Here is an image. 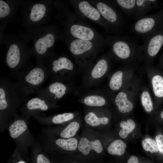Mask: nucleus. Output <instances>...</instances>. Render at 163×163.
Here are the masks:
<instances>
[{
  "label": "nucleus",
  "instance_id": "obj_1",
  "mask_svg": "<svg viewBox=\"0 0 163 163\" xmlns=\"http://www.w3.org/2000/svg\"><path fill=\"white\" fill-rule=\"evenodd\" d=\"M106 39L110 47V53L120 60H129L143 50L142 45L126 36H110Z\"/></svg>",
  "mask_w": 163,
  "mask_h": 163
},
{
  "label": "nucleus",
  "instance_id": "obj_2",
  "mask_svg": "<svg viewBox=\"0 0 163 163\" xmlns=\"http://www.w3.org/2000/svg\"><path fill=\"white\" fill-rule=\"evenodd\" d=\"M105 46L91 41L72 38L69 45L70 52L77 62L82 66L89 64L98 51Z\"/></svg>",
  "mask_w": 163,
  "mask_h": 163
},
{
  "label": "nucleus",
  "instance_id": "obj_3",
  "mask_svg": "<svg viewBox=\"0 0 163 163\" xmlns=\"http://www.w3.org/2000/svg\"><path fill=\"white\" fill-rule=\"evenodd\" d=\"M69 26L72 38L91 41L104 46L108 45L106 39L103 37L92 27L75 14L73 15Z\"/></svg>",
  "mask_w": 163,
  "mask_h": 163
},
{
  "label": "nucleus",
  "instance_id": "obj_4",
  "mask_svg": "<svg viewBox=\"0 0 163 163\" xmlns=\"http://www.w3.org/2000/svg\"><path fill=\"white\" fill-rule=\"evenodd\" d=\"M88 1L98 10L111 28V31L117 32L120 31L123 25V18L113 1Z\"/></svg>",
  "mask_w": 163,
  "mask_h": 163
},
{
  "label": "nucleus",
  "instance_id": "obj_5",
  "mask_svg": "<svg viewBox=\"0 0 163 163\" xmlns=\"http://www.w3.org/2000/svg\"><path fill=\"white\" fill-rule=\"evenodd\" d=\"M163 27V9L152 15L145 16L136 20L132 30L144 37L152 34Z\"/></svg>",
  "mask_w": 163,
  "mask_h": 163
},
{
  "label": "nucleus",
  "instance_id": "obj_6",
  "mask_svg": "<svg viewBox=\"0 0 163 163\" xmlns=\"http://www.w3.org/2000/svg\"><path fill=\"white\" fill-rule=\"evenodd\" d=\"M71 2L80 18L94 22L103 27L107 32L111 31V28L98 10L88 1L73 0Z\"/></svg>",
  "mask_w": 163,
  "mask_h": 163
},
{
  "label": "nucleus",
  "instance_id": "obj_7",
  "mask_svg": "<svg viewBox=\"0 0 163 163\" xmlns=\"http://www.w3.org/2000/svg\"><path fill=\"white\" fill-rule=\"evenodd\" d=\"M163 45V27L154 33L144 37V43L142 45L147 58L155 56Z\"/></svg>",
  "mask_w": 163,
  "mask_h": 163
},
{
  "label": "nucleus",
  "instance_id": "obj_8",
  "mask_svg": "<svg viewBox=\"0 0 163 163\" xmlns=\"http://www.w3.org/2000/svg\"><path fill=\"white\" fill-rule=\"evenodd\" d=\"M78 147L79 151L85 155L88 154L91 150H94L99 153L103 150L102 145L99 140L89 141L85 137L80 139Z\"/></svg>",
  "mask_w": 163,
  "mask_h": 163
},
{
  "label": "nucleus",
  "instance_id": "obj_9",
  "mask_svg": "<svg viewBox=\"0 0 163 163\" xmlns=\"http://www.w3.org/2000/svg\"><path fill=\"white\" fill-rule=\"evenodd\" d=\"M157 1L154 0H136V9L133 16L136 20L145 15L157 6Z\"/></svg>",
  "mask_w": 163,
  "mask_h": 163
},
{
  "label": "nucleus",
  "instance_id": "obj_10",
  "mask_svg": "<svg viewBox=\"0 0 163 163\" xmlns=\"http://www.w3.org/2000/svg\"><path fill=\"white\" fill-rule=\"evenodd\" d=\"M55 41V36L51 33L48 34L39 39L36 42L35 45L36 51L40 54L44 53L47 48L53 46Z\"/></svg>",
  "mask_w": 163,
  "mask_h": 163
},
{
  "label": "nucleus",
  "instance_id": "obj_11",
  "mask_svg": "<svg viewBox=\"0 0 163 163\" xmlns=\"http://www.w3.org/2000/svg\"><path fill=\"white\" fill-rule=\"evenodd\" d=\"M109 67L107 59L104 58L99 59L91 70L90 75L94 79H97L103 77L107 72Z\"/></svg>",
  "mask_w": 163,
  "mask_h": 163
},
{
  "label": "nucleus",
  "instance_id": "obj_12",
  "mask_svg": "<svg viewBox=\"0 0 163 163\" xmlns=\"http://www.w3.org/2000/svg\"><path fill=\"white\" fill-rule=\"evenodd\" d=\"M115 102L120 112L122 113L130 112L133 108L132 103L128 100L126 94L119 92L116 96Z\"/></svg>",
  "mask_w": 163,
  "mask_h": 163
},
{
  "label": "nucleus",
  "instance_id": "obj_13",
  "mask_svg": "<svg viewBox=\"0 0 163 163\" xmlns=\"http://www.w3.org/2000/svg\"><path fill=\"white\" fill-rule=\"evenodd\" d=\"M20 59V51L18 46L15 44L10 45L6 57V61L9 67H15L19 63Z\"/></svg>",
  "mask_w": 163,
  "mask_h": 163
},
{
  "label": "nucleus",
  "instance_id": "obj_14",
  "mask_svg": "<svg viewBox=\"0 0 163 163\" xmlns=\"http://www.w3.org/2000/svg\"><path fill=\"white\" fill-rule=\"evenodd\" d=\"M113 1L128 17H133L136 8V0H116Z\"/></svg>",
  "mask_w": 163,
  "mask_h": 163
},
{
  "label": "nucleus",
  "instance_id": "obj_15",
  "mask_svg": "<svg viewBox=\"0 0 163 163\" xmlns=\"http://www.w3.org/2000/svg\"><path fill=\"white\" fill-rule=\"evenodd\" d=\"M44 73L43 70L36 68L32 69L26 76L25 79L27 82L34 85H38L43 81Z\"/></svg>",
  "mask_w": 163,
  "mask_h": 163
},
{
  "label": "nucleus",
  "instance_id": "obj_16",
  "mask_svg": "<svg viewBox=\"0 0 163 163\" xmlns=\"http://www.w3.org/2000/svg\"><path fill=\"white\" fill-rule=\"evenodd\" d=\"M53 70L56 72L62 69L72 71L74 69V65L69 59L65 57L59 58L54 60L53 62Z\"/></svg>",
  "mask_w": 163,
  "mask_h": 163
},
{
  "label": "nucleus",
  "instance_id": "obj_17",
  "mask_svg": "<svg viewBox=\"0 0 163 163\" xmlns=\"http://www.w3.org/2000/svg\"><path fill=\"white\" fill-rule=\"evenodd\" d=\"M126 147V144L122 140L117 139L110 145L107 148V150L110 154L121 156L125 153Z\"/></svg>",
  "mask_w": 163,
  "mask_h": 163
},
{
  "label": "nucleus",
  "instance_id": "obj_18",
  "mask_svg": "<svg viewBox=\"0 0 163 163\" xmlns=\"http://www.w3.org/2000/svg\"><path fill=\"white\" fill-rule=\"evenodd\" d=\"M85 120L88 124L93 126H98L101 124H107L109 120L106 117H99L93 112H89L85 117Z\"/></svg>",
  "mask_w": 163,
  "mask_h": 163
},
{
  "label": "nucleus",
  "instance_id": "obj_19",
  "mask_svg": "<svg viewBox=\"0 0 163 163\" xmlns=\"http://www.w3.org/2000/svg\"><path fill=\"white\" fill-rule=\"evenodd\" d=\"M26 123L23 120H18L14 122L9 128V131L11 136L15 138L18 137L27 129Z\"/></svg>",
  "mask_w": 163,
  "mask_h": 163
},
{
  "label": "nucleus",
  "instance_id": "obj_20",
  "mask_svg": "<svg viewBox=\"0 0 163 163\" xmlns=\"http://www.w3.org/2000/svg\"><path fill=\"white\" fill-rule=\"evenodd\" d=\"M120 125L122 129L120 131L119 134L123 139L126 138L135 129L136 126L135 122L131 119H128L126 122L122 121Z\"/></svg>",
  "mask_w": 163,
  "mask_h": 163
},
{
  "label": "nucleus",
  "instance_id": "obj_21",
  "mask_svg": "<svg viewBox=\"0 0 163 163\" xmlns=\"http://www.w3.org/2000/svg\"><path fill=\"white\" fill-rule=\"evenodd\" d=\"M46 11L45 6L41 4H37L32 7L30 14V18L33 21H37L44 16Z\"/></svg>",
  "mask_w": 163,
  "mask_h": 163
},
{
  "label": "nucleus",
  "instance_id": "obj_22",
  "mask_svg": "<svg viewBox=\"0 0 163 163\" xmlns=\"http://www.w3.org/2000/svg\"><path fill=\"white\" fill-rule=\"evenodd\" d=\"M56 143L61 148L68 151L75 150L78 146V140L74 138L67 139H58L56 140Z\"/></svg>",
  "mask_w": 163,
  "mask_h": 163
},
{
  "label": "nucleus",
  "instance_id": "obj_23",
  "mask_svg": "<svg viewBox=\"0 0 163 163\" xmlns=\"http://www.w3.org/2000/svg\"><path fill=\"white\" fill-rule=\"evenodd\" d=\"M152 84L154 93L158 97H163V77L157 75L152 78Z\"/></svg>",
  "mask_w": 163,
  "mask_h": 163
},
{
  "label": "nucleus",
  "instance_id": "obj_24",
  "mask_svg": "<svg viewBox=\"0 0 163 163\" xmlns=\"http://www.w3.org/2000/svg\"><path fill=\"white\" fill-rule=\"evenodd\" d=\"M84 103L91 107H101L104 105L106 100L103 97L97 95H91L86 97L84 99Z\"/></svg>",
  "mask_w": 163,
  "mask_h": 163
},
{
  "label": "nucleus",
  "instance_id": "obj_25",
  "mask_svg": "<svg viewBox=\"0 0 163 163\" xmlns=\"http://www.w3.org/2000/svg\"><path fill=\"white\" fill-rule=\"evenodd\" d=\"M123 73L121 71L115 72L112 76L109 82L110 88L114 91L120 89L122 84Z\"/></svg>",
  "mask_w": 163,
  "mask_h": 163
},
{
  "label": "nucleus",
  "instance_id": "obj_26",
  "mask_svg": "<svg viewBox=\"0 0 163 163\" xmlns=\"http://www.w3.org/2000/svg\"><path fill=\"white\" fill-rule=\"evenodd\" d=\"M80 127L79 123L76 121L72 122L61 132L60 136L64 138H69L74 136Z\"/></svg>",
  "mask_w": 163,
  "mask_h": 163
},
{
  "label": "nucleus",
  "instance_id": "obj_27",
  "mask_svg": "<svg viewBox=\"0 0 163 163\" xmlns=\"http://www.w3.org/2000/svg\"><path fill=\"white\" fill-rule=\"evenodd\" d=\"M66 88L64 84L60 82H55L51 84L49 86L50 92L55 95L56 97L60 98L66 94Z\"/></svg>",
  "mask_w": 163,
  "mask_h": 163
},
{
  "label": "nucleus",
  "instance_id": "obj_28",
  "mask_svg": "<svg viewBox=\"0 0 163 163\" xmlns=\"http://www.w3.org/2000/svg\"><path fill=\"white\" fill-rule=\"evenodd\" d=\"M27 106L30 110L39 109L46 110L48 108L45 101L38 98H34L29 101L27 103Z\"/></svg>",
  "mask_w": 163,
  "mask_h": 163
},
{
  "label": "nucleus",
  "instance_id": "obj_29",
  "mask_svg": "<svg viewBox=\"0 0 163 163\" xmlns=\"http://www.w3.org/2000/svg\"><path fill=\"white\" fill-rule=\"evenodd\" d=\"M142 144L144 150L151 153L158 152V148L155 140L149 138H146L142 140Z\"/></svg>",
  "mask_w": 163,
  "mask_h": 163
},
{
  "label": "nucleus",
  "instance_id": "obj_30",
  "mask_svg": "<svg viewBox=\"0 0 163 163\" xmlns=\"http://www.w3.org/2000/svg\"><path fill=\"white\" fill-rule=\"evenodd\" d=\"M141 101L146 111L150 112L152 110V103L150 95L148 91H144L142 93L141 96Z\"/></svg>",
  "mask_w": 163,
  "mask_h": 163
},
{
  "label": "nucleus",
  "instance_id": "obj_31",
  "mask_svg": "<svg viewBox=\"0 0 163 163\" xmlns=\"http://www.w3.org/2000/svg\"><path fill=\"white\" fill-rule=\"evenodd\" d=\"M74 117V115L72 113H65L55 115L52 118V121L55 124H60L70 120Z\"/></svg>",
  "mask_w": 163,
  "mask_h": 163
},
{
  "label": "nucleus",
  "instance_id": "obj_32",
  "mask_svg": "<svg viewBox=\"0 0 163 163\" xmlns=\"http://www.w3.org/2000/svg\"><path fill=\"white\" fill-rule=\"evenodd\" d=\"M10 9L8 5L5 1L0 0V18L5 17L9 14Z\"/></svg>",
  "mask_w": 163,
  "mask_h": 163
},
{
  "label": "nucleus",
  "instance_id": "obj_33",
  "mask_svg": "<svg viewBox=\"0 0 163 163\" xmlns=\"http://www.w3.org/2000/svg\"><path fill=\"white\" fill-rule=\"evenodd\" d=\"M7 106V103L5 99V93L4 90L0 88V110L5 109Z\"/></svg>",
  "mask_w": 163,
  "mask_h": 163
},
{
  "label": "nucleus",
  "instance_id": "obj_34",
  "mask_svg": "<svg viewBox=\"0 0 163 163\" xmlns=\"http://www.w3.org/2000/svg\"><path fill=\"white\" fill-rule=\"evenodd\" d=\"M155 141L156 142L159 152L163 155V135L159 134L155 137Z\"/></svg>",
  "mask_w": 163,
  "mask_h": 163
},
{
  "label": "nucleus",
  "instance_id": "obj_35",
  "mask_svg": "<svg viewBox=\"0 0 163 163\" xmlns=\"http://www.w3.org/2000/svg\"><path fill=\"white\" fill-rule=\"evenodd\" d=\"M37 163H50L49 159L46 158L44 155L39 154L37 158Z\"/></svg>",
  "mask_w": 163,
  "mask_h": 163
},
{
  "label": "nucleus",
  "instance_id": "obj_36",
  "mask_svg": "<svg viewBox=\"0 0 163 163\" xmlns=\"http://www.w3.org/2000/svg\"><path fill=\"white\" fill-rule=\"evenodd\" d=\"M127 163H139L138 158L135 156H132L129 158Z\"/></svg>",
  "mask_w": 163,
  "mask_h": 163
},
{
  "label": "nucleus",
  "instance_id": "obj_37",
  "mask_svg": "<svg viewBox=\"0 0 163 163\" xmlns=\"http://www.w3.org/2000/svg\"><path fill=\"white\" fill-rule=\"evenodd\" d=\"M160 116L161 118L163 119V110L161 112L160 114Z\"/></svg>",
  "mask_w": 163,
  "mask_h": 163
},
{
  "label": "nucleus",
  "instance_id": "obj_38",
  "mask_svg": "<svg viewBox=\"0 0 163 163\" xmlns=\"http://www.w3.org/2000/svg\"><path fill=\"white\" fill-rule=\"evenodd\" d=\"M17 163H26L25 161H20Z\"/></svg>",
  "mask_w": 163,
  "mask_h": 163
},
{
  "label": "nucleus",
  "instance_id": "obj_39",
  "mask_svg": "<svg viewBox=\"0 0 163 163\" xmlns=\"http://www.w3.org/2000/svg\"><path fill=\"white\" fill-rule=\"evenodd\" d=\"M77 163L74 162V163Z\"/></svg>",
  "mask_w": 163,
  "mask_h": 163
}]
</instances>
